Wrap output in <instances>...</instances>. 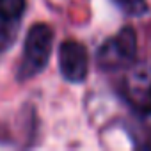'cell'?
I'll return each mask as SVG.
<instances>
[{"instance_id":"3957f363","label":"cell","mask_w":151,"mask_h":151,"mask_svg":"<svg viewBox=\"0 0 151 151\" xmlns=\"http://www.w3.org/2000/svg\"><path fill=\"white\" fill-rule=\"evenodd\" d=\"M123 94L135 109L151 107V64H132L128 68Z\"/></svg>"},{"instance_id":"5b68a950","label":"cell","mask_w":151,"mask_h":151,"mask_svg":"<svg viewBox=\"0 0 151 151\" xmlns=\"http://www.w3.org/2000/svg\"><path fill=\"white\" fill-rule=\"evenodd\" d=\"M130 135L137 147L151 149V107L137 109V117L132 124Z\"/></svg>"},{"instance_id":"52a82bcc","label":"cell","mask_w":151,"mask_h":151,"mask_svg":"<svg viewBox=\"0 0 151 151\" xmlns=\"http://www.w3.org/2000/svg\"><path fill=\"white\" fill-rule=\"evenodd\" d=\"M25 13V0H0V16L20 22Z\"/></svg>"},{"instance_id":"277c9868","label":"cell","mask_w":151,"mask_h":151,"mask_svg":"<svg viewBox=\"0 0 151 151\" xmlns=\"http://www.w3.org/2000/svg\"><path fill=\"white\" fill-rule=\"evenodd\" d=\"M59 68L68 82H84L89 71V55L84 45L78 41H64L59 50Z\"/></svg>"},{"instance_id":"8992f818","label":"cell","mask_w":151,"mask_h":151,"mask_svg":"<svg viewBox=\"0 0 151 151\" xmlns=\"http://www.w3.org/2000/svg\"><path fill=\"white\" fill-rule=\"evenodd\" d=\"M18 23L20 22H13L0 16V52L7 50L14 43V37L18 34Z\"/></svg>"},{"instance_id":"6da1fadb","label":"cell","mask_w":151,"mask_h":151,"mask_svg":"<svg viewBox=\"0 0 151 151\" xmlns=\"http://www.w3.org/2000/svg\"><path fill=\"white\" fill-rule=\"evenodd\" d=\"M53 43V32L46 23H36L30 27L25 37L23 57L18 68V78L29 80L39 75L50 60Z\"/></svg>"},{"instance_id":"7a4b0ae2","label":"cell","mask_w":151,"mask_h":151,"mask_svg":"<svg viewBox=\"0 0 151 151\" xmlns=\"http://www.w3.org/2000/svg\"><path fill=\"white\" fill-rule=\"evenodd\" d=\"M137 53V37L133 29L124 27L114 37L107 39L96 55V62L103 71H121L128 69Z\"/></svg>"},{"instance_id":"ba28073f","label":"cell","mask_w":151,"mask_h":151,"mask_svg":"<svg viewBox=\"0 0 151 151\" xmlns=\"http://www.w3.org/2000/svg\"><path fill=\"white\" fill-rule=\"evenodd\" d=\"M112 2L128 16H142L147 13L146 0H112Z\"/></svg>"}]
</instances>
